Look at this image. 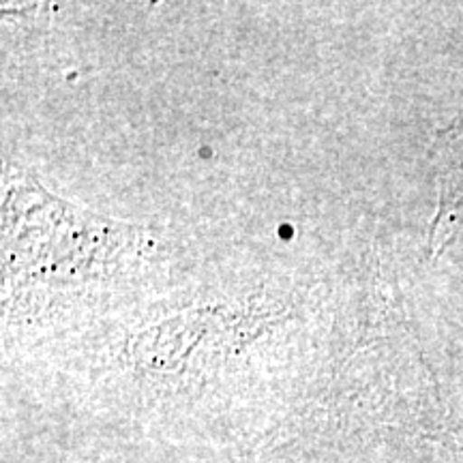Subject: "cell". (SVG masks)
Here are the masks:
<instances>
[{
  "label": "cell",
  "instance_id": "cell-1",
  "mask_svg": "<svg viewBox=\"0 0 463 463\" xmlns=\"http://www.w3.org/2000/svg\"><path fill=\"white\" fill-rule=\"evenodd\" d=\"M463 223V116L457 120L447 140V164L442 170V204L433 234L438 245L453 239Z\"/></svg>",
  "mask_w": 463,
  "mask_h": 463
}]
</instances>
